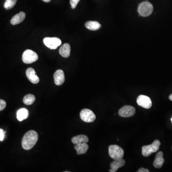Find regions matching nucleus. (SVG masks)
Instances as JSON below:
<instances>
[{
    "label": "nucleus",
    "instance_id": "cd10ccee",
    "mask_svg": "<svg viewBox=\"0 0 172 172\" xmlns=\"http://www.w3.org/2000/svg\"><path fill=\"white\" fill-rule=\"evenodd\" d=\"M171 121H172V119H171Z\"/></svg>",
    "mask_w": 172,
    "mask_h": 172
},
{
    "label": "nucleus",
    "instance_id": "aec40b11",
    "mask_svg": "<svg viewBox=\"0 0 172 172\" xmlns=\"http://www.w3.org/2000/svg\"><path fill=\"white\" fill-rule=\"evenodd\" d=\"M35 97L34 95L28 94L25 95L23 99V102L27 105H31L35 101Z\"/></svg>",
    "mask_w": 172,
    "mask_h": 172
},
{
    "label": "nucleus",
    "instance_id": "9d476101",
    "mask_svg": "<svg viewBox=\"0 0 172 172\" xmlns=\"http://www.w3.org/2000/svg\"><path fill=\"white\" fill-rule=\"evenodd\" d=\"M26 75H27L28 79L32 83L36 84L39 82V79L37 76L35 70L33 68H27L26 71Z\"/></svg>",
    "mask_w": 172,
    "mask_h": 172
},
{
    "label": "nucleus",
    "instance_id": "f8f14e48",
    "mask_svg": "<svg viewBox=\"0 0 172 172\" xmlns=\"http://www.w3.org/2000/svg\"><path fill=\"white\" fill-rule=\"evenodd\" d=\"M125 163V161L124 159L115 160L110 164L111 169L109 170V171L110 172H116L119 168L123 167Z\"/></svg>",
    "mask_w": 172,
    "mask_h": 172
},
{
    "label": "nucleus",
    "instance_id": "423d86ee",
    "mask_svg": "<svg viewBox=\"0 0 172 172\" xmlns=\"http://www.w3.org/2000/svg\"><path fill=\"white\" fill-rule=\"evenodd\" d=\"M43 42L51 49H56L62 44L61 41L57 37H46L43 40Z\"/></svg>",
    "mask_w": 172,
    "mask_h": 172
},
{
    "label": "nucleus",
    "instance_id": "b1692460",
    "mask_svg": "<svg viewBox=\"0 0 172 172\" xmlns=\"http://www.w3.org/2000/svg\"><path fill=\"white\" fill-rule=\"evenodd\" d=\"M5 132L3 131V130L0 129V141H2L5 138Z\"/></svg>",
    "mask_w": 172,
    "mask_h": 172
},
{
    "label": "nucleus",
    "instance_id": "20e7f679",
    "mask_svg": "<svg viewBox=\"0 0 172 172\" xmlns=\"http://www.w3.org/2000/svg\"><path fill=\"white\" fill-rule=\"evenodd\" d=\"M109 153L111 158L115 160L123 159L124 156V151L117 145H112L109 147Z\"/></svg>",
    "mask_w": 172,
    "mask_h": 172
},
{
    "label": "nucleus",
    "instance_id": "f03ea898",
    "mask_svg": "<svg viewBox=\"0 0 172 172\" xmlns=\"http://www.w3.org/2000/svg\"><path fill=\"white\" fill-rule=\"evenodd\" d=\"M160 145V141L156 140L151 145L144 146L142 147V154L144 156H149L152 153L158 151Z\"/></svg>",
    "mask_w": 172,
    "mask_h": 172
},
{
    "label": "nucleus",
    "instance_id": "c85d7f7f",
    "mask_svg": "<svg viewBox=\"0 0 172 172\" xmlns=\"http://www.w3.org/2000/svg\"><path fill=\"white\" fill-rule=\"evenodd\" d=\"M146 1H148V0H146Z\"/></svg>",
    "mask_w": 172,
    "mask_h": 172
},
{
    "label": "nucleus",
    "instance_id": "39448f33",
    "mask_svg": "<svg viewBox=\"0 0 172 172\" xmlns=\"http://www.w3.org/2000/svg\"><path fill=\"white\" fill-rule=\"evenodd\" d=\"M38 59V56L35 52L31 50H26L22 56V60L24 63L27 64L33 63Z\"/></svg>",
    "mask_w": 172,
    "mask_h": 172
},
{
    "label": "nucleus",
    "instance_id": "5701e85b",
    "mask_svg": "<svg viewBox=\"0 0 172 172\" xmlns=\"http://www.w3.org/2000/svg\"><path fill=\"white\" fill-rule=\"evenodd\" d=\"M6 107V103L4 100L0 99V111H2Z\"/></svg>",
    "mask_w": 172,
    "mask_h": 172
},
{
    "label": "nucleus",
    "instance_id": "a878e982",
    "mask_svg": "<svg viewBox=\"0 0 172 172\" xmlns=\"http://www.w3.org/2000/svg\"><path fill=\"white\" fill-rule=\"evenodd\" d=\"M42 1L46 2H49L51 1V0H42Z\"/></svg>",
    "mask_w": 172,
    "mask_h": 172
},
{
    "label": "nucleus",
    "instance_id": "6ab92c4d",
    "mask_svg": "<svg viewBox=\"0 0 172 172\" xmlns=\"http://www.w3.org/2000/svg\"><path fill=\"white\" fill-rule=\"evenodd\" d=\"M28 114V111L27 109L24 108L20 109L17 112V118L19 121L22 122L27 118Z\"/></svg>",
    "mask_w": 172,
    "mask_h": 172
},
{
    "label": "nucleus",
    "instance_id": "a211bd4d",
    "mask_svg": "<svg viewBox=\"0 0 172 172\" xmlns=\"http://www.w3.org/2000/svg\"><path fill=\"white\" fill-rule=\"evenodd\" d=\"M86 27L92 31H96L100 29L101 27V24L97 21H88L85 23Z\"/></svg>",
    "mask_w": 172,
    "mask_h": 172
},
{
    "label": "nucleus",
    "instance_id": "4be33fe9",
    "mask_svg": "<svg viewBox=\"0 0 172 172\" xmlns=\"http://www.w3.org/2000/svg\"><path fill=\"white\" fill-rule=\"evenodd\" d=\"M79 1L80 0H70V3L71 6V8L73 9H75Z\"/></svg>",
    "mask_w": 172,
    "mask_h": 172
},
{
    "label": "nucleus",
    "instance_id": "0eeeda50",
    "mask_svg": "<svg viewBox=\"0 0 172 172\" xmlns=\"http://www.w3.org/2000/svg\"><path fill=\"white\" fill-rule=\"evenodd\" d=\"M80 117L82 121L86 123H92L96 119V115L93 112L89 109H83L80 112Z\"/></svg>",
    "mask_w": 172,
    "mask_h": 172
},
{
    "label": "nucleus",
    "instance_id": "412c9836",
    "mask_svg": "<svg viewBox=\"0 0 172 172\" xmlns=\"http://www.w3.org/2000/svg\"><path fill=\"white\" fill-rule=\"evenodd\" d=\"M17 0H6L4 7L6 10H10L13 8Z\"/></svg>",
    "mask_w": 172,
    "mask_h": 172
},
{
    "label": "nucleus",
    "instance_id": "4468645a",
    "mask_svg": "<svg viewBox=\"0 0 172 172\" xmlns=\"http://www.w3.org/2000/svg\"><path fill=\"white\" fill-rule=\"evenodd\" d=\"M25 16H26V15H25V13L24 12H21L15 15L12 18L11 20V24L13 25H16V24L21 23L24 20Z\"/></svg>",
    "mask_w": 172,
    "mask_h": 172
},
{
    "label": "nucleus",
    "instance_id": "393cba45",
    "mask_svg": "<svg viewBox=\"0 0 172 172\" xmlns=\"http://www.w3.org/2000/svg\"><path fill=\"white\" fill-rule=\"evenodd\" d=\"M138 172H149V170L147 169H145L144 168H140L138 171H137Z\"/></svg>",
    "mask_w": 172,
    "mask_h": 172
},
{
    "label": "nucleus",
    "instance_id": "bb28decb",
    "mask_svg": "<svg viewBox=\"0 0 172 172\" xmlns=\"http://www.w3.org/2000/svg\"><path fill=\"white\" fill-rule=\"evenodd\" d=\"M169 99L171 100V101H172V94H171L170 96H169Z\"/></svg>",
    "mask_w": 172,
    "mask_h": 172
},
{
    "label": "nucleus",
    "instance_id": "6e6552de",
    "mask_svg": "<svg viewBox=\"0 0 172 172\" xmlns=\"http://www.w3.org/2000/svg\"><path fill=\"white\" fill-rule=\"evenodd\" d=\"M135 113V108L132 106H125L119 111V114L122 117H130L134 116Z\"/></svg>",
    "mask_w": 172,
    "mask_h": 172
},
{
    "label": "nucleus",
    "instance_id": "2eb2a0df",
    "mask_svg": "<svg viewBox=\"0 0 172 172\" xmlns=\"http://www.w3.org/2000/svg\"><path fill=\"white\" fill-rule=\"evenodd\" d=\"M70 50L71 47L70 45L68 43H65L61 46L59 50V53L63 57L68 58L70 56Z\"/></svg>",
    "mask_w": 172,
    "mask_h": 172
},
{
    "label": "nucleus",
    "instance_id": "f257e3e1",
    "mask_svg": "<svg viewBox=\"0 0 172 172\" xmlns=\"http://www.w3.org/2000/svg\"><path fill=\"white\" fill-rule=\"evenodd\" d=\"M38 139V135L35 130H29L22 139V147L25 150H29L34 147Z\"/></svg>",
    "mask_w": 172,
    "mask_h": 172
},
{
    "label": "nucleus",
    "instance_id": "f3484780",
    "mask_svg": "<svg viewBox=\"0 0 172 172\" xmlns=\"http://www.w3.org/2000/svg\"><path fill=\"white\" fill-rule=\"evenodd\" d=\"M74 148L77 151V155H82L86 153L89 149V145L87 143L78 144L75 146Z\"/></svg>",
    "mask_w": 172,
    "mask_h": 172
},
{
    "label": "nucleus",
    "instance_id": "ddd939ff",
    "mask_svg": "<svg viewBox=\"0 0 172 172\" xmlns=\"http://www.w3.org/2000/svg\"><path fill=\"white\" fill-rule=\"evenodd\" d=\"M163 155V152H159L156 155V158L153 163L154 167L156 168H160L163 166L164 162Z\"/></svg>",
    "mask_w": 172,
    "mask_h": 172
},
{
    "label": "nucleus",
    "instance_id": "7ed1b4c3",
    "mask_svg": "<svg viewBox=\"0 0 172 172\" xmlns=\"http://www.w3.org/2000/svg\"><path fill=\"white\" fill-rule=\"evenodd\" d=\"M154 7L150 2H144L140 4L138 8V12L141 16L147 17L152 13Z\"/></svg>",
    "mask_w": 172,
    "mask_h": 172
},
{
    "label": "nucleus",
    "instance_id": "1a4fd4ad",
    "mask_svg": "<svg viewBox=\"0 0 172 172\" xmlns=\"http://www.w3.org/2000/svg\"><path fill=\"white\" fill-rule=\"evenodd\" d=\"M138 105L145 109H149L152 106V102L150 98L145 95H140L137 99Z\"/></svg>",
    "mask_w": 172,
    "mask_h": 172
},
{
    "label": "nucleus",
    "instance_id": "dca6fc26",
    "mask_svg": "<svg viewBox=\"0 0 172 172\" xmlns=\"http://www.w3.org/2000/svg\"><path fill=\"white\" fill-rule=\"evenodd\" d=\"M71 141L73 144L75 145L83 143H87L89 141V138L86 135L80 134L73 137Z\"/></svg>",
    "mask_w": 172,
    "mask_h": 172
},
{
    "label": "nucleus",
    "instance_id": "9b49d317",
    "mask_svg": "<svg viewBox=\"0 0 172 172\" xmlns=\"http://www.w3.org/2000/svg\"><path fill=\"white\" fill-rule=\"evenodd\" d=\"M54 81L56 85L60 86L65 81V75L61 69H58L55 72L54 75Z\"/></svg>",
    "mask_w": 172,
    "mask_h": 172
}]
</instances>
